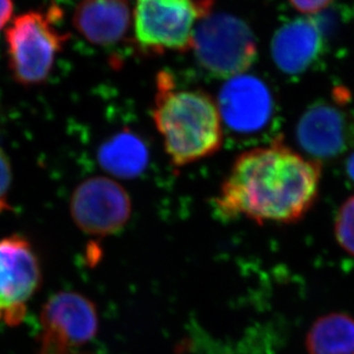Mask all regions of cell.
<instances>
[{
	"mask_svg": "<svg viewBox=\"0 0 354 354\" xmlns=\"http://www.w3.org/2000/svg\"><path fill=\"white\" fill-rule=\"evenodd\" d=\"M320 162L282 141L244 151L214 200L221 217L258 224H292L311 210L320 191Z\"/></svg>",
	"mask_w": 354,
	"mask_h": 354,
	"instance_id": "cell-1",
	"label": "cell"
},
{
	"mask_svg": "<svg viewBox=\"0 0 354 354\" xmlns=\"http://www.w3.org/2000/svg\"><path fill=\"white\" fill-rule=\"evenodd\" d=\"M153 120L174 167L210 158L223 146L217 102L203 91L178 87L167 71H160L156 80Z\"/></svg>",
	"mask_w": 354,
	"mask_h": 354,
	"instance_id": "cell-2",
	"label": "cell"
},
{
	"mask_svg": "<svg viewBox=\"0 0 354 354\" xmlns=\"http://www.w3.org/2000/svg\"><path fill=\"white\" fill-rule=\"evenodd\" d=\"M60 17L61 8L54 3L46 12L31 10L17 15L7 28L8 67L17 83L32 86L50 76L68 39V35L55 27Z\"/></svg>",
	"mask_w": 354,
	"mask_h": 354,
	"instance_id": "cell-3",
	"label": "cell"
},
{
	"mask_svg": "<svg viewBox=\"0 0 354 354\" xmlns=\"http://www.w3.org/2000/svg\"><path fill=\"white\" fill-rule=\"evenodd\" d=\"M212 0H136L134 37L148 54L187 52L197 24L211 13Z\"/></svg>",
	"mask_w": 354,
	"mask_h": 354,
	"instance_id": "cell-4",
	"label": "cell"
},
{
	"mask_svg": "<svg viewBox=\"0 0 354 354\" xmlns=\"http://www.w3.org/2000/svg\"><path fill=\"white\" fill-rule=\"evenodd\" d=\"M201 67L216 77L242 75L257 57V43L244 21L230 14H207L197 24L193 48Z\"/></svg>",
	"mask_w": 354,
	"mask_h": 354,
	"instance_id": "cell-5",
	"label": "cell"
},
{
	"mask_svg": "<svg viewBox=\"0 0 354 354\" xmlns=\"http://www.w3.org/2000/svg\"><path fill=\"white\" fill-rule=\"evenodd\" d=\"M38 354H80L99 329L97 308L73 291L55 294L44 305Z\"/></svg>",
	"mask_w": 354,
	"mask_h": 354,
	"instance_id": "cell-6",
	"label": "cell"
},
{
	"mask_svg": "<svg viewBox=\"0 0 354 354\" xmlns=\"http://www.w3.org/2000/svg\"><path fill=\"white\" fill-rule=\"evenodd\" d=\"M41 283V268L26 237L0 240V324L15 327L24 321L27 305Z\"/></svg>",
	"mask_w": 354,
	"mask_h": 354,
	"instance_id": "cell-7",
	"label": "cell"
},
{
	"mask_svg": "<svg viewBox=\"0 0 354 354\" xmlns=\"http://www.w3.org/2000/svg\"><path fill=\"white\" fill-rule=\"evenodd\" d=\"M71 212L80 231L93 236H107L123 230L130 219L132 204L118 183L111 178L92 177L75 189Z\"/></svg>",
	"mask_w": 354,
	"mask_h": 354,
	"instance_id": "cell-8",
	"label": "cell"
},
{
	"mask_svg": "<svg viewBox=\"0 0 354 354\" xmlns=\"http://www.w3.org/2000/svg\"><path fill=\"white\" fill-rule=\"evenodd\" d=\"M296 139L312 160H330L354 146V118L337 100L312 104L296 127Z\"/></svg>",
	"mask_w": 354,
	"mask_h": 354,
	"instance_id": "cell-9",
	"label": "cell"
},
{
	"mask_svg": "<svg viewBox=\"0 0 354 354\" xmlns=\"http://www.w3.org/2000/svg\"><path fill=\"white\" fill-rule=\"evenodd\" d=\"M217 104L223 122L242 133L261 130L273 113V99L268 87L263 80L250 75L228 78Z\"/></svg>",
	"mask_w": 354,
	"mask_h": 354,
	"instance_id": "cell-10",
	"label": "cell"
},
{
	"mask_svg": "<svg viewBox=\"0 0 354 354\" xmlns=\"http://www.w3.org/2000/svg\"><path fill=\"white\" fill-rule=\"evenodd\" d=\"M324 50V34L311 17H299L284 24L272 39V57L282 73L298 75L308 71Z\"/></svg>",
	"mask_w": 354,
	"mask_h": 354,
	"instance_id": "cell-11",
	"label": "cell"
},
{
	"mask_svg": "<svg viewBox=\"0 0 354 354\" xmlns=\"http://www.w3.org/2000/svg\"><path fill=\"white\" fill-rule=\"evenodd\" d=\"M127 0H82L74 14L75 29L97 46L116 45L130 29Z\"/></svg>",
	"mask_w": 354,
	"mask_h": 354,
	"instance_id": "cell-12",
	"label": "cell"
},
{
	"mask_svg": "<svg viewBox=\"0 0 354 354\" xmlns=\"http://www.w3.org/2000/svg\"><path fill=\"white\" fill-rule=\"evenodd\" d=\"M97 160L106 172L122 178L138 177L147 167L149 151L147 145L130 130H123L101 145Z\"/></svg>",
	"mask_w": 354,
	"mask_h": 354,
	"instance_id": "cell-13",
	"label": "cell"
},
{
	"mask_svg": "<svg viewBox=\"0 0 354 354\" xmlns=\"http://www.w3.org/2000/svg\"><path fill=\"white\" fill-rule=\"evenodd\" d=\"M308 354H354V317L330 313L312 324L306 337Z\"/></svg>",
	"mask_w": 354,
	"mask_h": 354,
	"instance_id": "cell-14",
	"label": "cell"
},
{
	"mask_svg": "<svg viewBox=\"0 0 354 354\" xmlns=\"http://www.w3.org/2000/svg\"><path fill=\"white\" fill-rule=\"evenodd\" d=\"M335 236L339 247L354 257V196L342 204L335 221Z\"/></svg>",
	"mask_w": 354,
	"mask_h": 354,
	"instance_id": "cell-15",
	"label": "cell"
},
{
	"mask_svg": "<svg viewBox=\"0 0 354 354\" xmlns=\"http://www.w3.org/2000/svg\"><path fill=\"white\" fill-rule=\"evenodd\" d=\"M12 167L10 162L5 154V151L0 148V214L5 211H10L8 203V193H10V185H12Z\"/></svg>",
	"mask_w": 354,
	"mask_h": 354,
	"instance_id": "cell-16",
	"label": "cell"
},
{
	"mask_svg": "<svg viewBox=\"0 0 354 354\" xmlns=\"http://www.w3.org/2000/svg\"><path fill=\"white\" fill-rule=\"evenodd\" d=\"M333 1L334 0H289V3L295 10H298L299 13L308 14V15L320 13Z\"/></svg>",
	"mask_w": 354,
	"mask_h": 354,
	"instance_id": "cell-17",
	"label": "cell"
},
{
	"mask_svg": "<svg viewBox=\"0 0 354 354\" xmlns=\"http://www.w3.org/2000/svg\"><path fill=\"white\" fill-rule=\"evenodd\" d=\"M13 10L12 0H0V30L10 22V17L13 15Z\"/></svg>",
	"mask_w": 354,
	"mask_h": 354,
	"instance_id": "cell-18",
	"label": "cell"
},
{
	"mask_svg": "<svg viewBox=\"0 0 354 354\" xmlns=\"http://www.w3.org/2000/svg\"><path fill=\"white\" fill-rule=\"evenodd\" d=\"M346 171H348L350 178L354 181V154L348 158V163H346Z\"/></svg>",
	"mask_w": 354,
	"mask_h": 354,
	"instance_id": "cell-19",
	"label": "cell"
}]
</instances>
